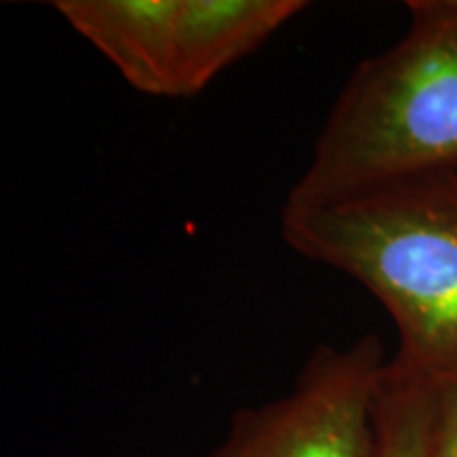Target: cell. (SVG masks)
Masks as SVG:
<instances>
[{
  "label": "cell",
  "instance_id": "6",
  "mask_svg": "<svg viewBox=\"0 0 457 457\" xmlns=\"http://www.w3.org/2000/svg\"><path fill=\"white\" fill-rule=\"evenodd\" d=\"M430 457H457V379L436 386Z\"/></svg>",
  "mask_w": 457,
  "mask_h": 457
},
{
  "label": "cell",
  "instance_id": "1",
  "mask_svg": "<svg viewBox=\"0 0 457 457\" xmlns=\"http://www.w3.org/2000/svg\"><path fill=\"white\" fill-rule=\"evenodd\" d=\"M279 233L386 307L398 335L394 367L434 386L457 379V171L284 205Z\"/></svg>",
  "mask_w": 457,
  "mask_h": 457
},
{
  "label": "cell",
  "instance_id": "2",
  "mask_svg": "<svg viewBox=\"0 0 457 457\" xmlns=\"http://www.w3.org/2000/svg\"><path fill=\"white\" fill-rule=\"evenodd\" d=\"M407 9L404 37L347 79L284 205L457 171V0H411Z\"/></svg>",
  "mask_w": 457,
  "mask_h": 457
},
{
  "label": "cell",
  "instance_id": "3",
  "mask_svg": "<svg viewBox=\"0 0 457 457\" xmlns=\"http://www.w3.org/2000/svg\"><path fill=\"white\" fill-rule=\"evenodd\" d=\"M57 13L155 98H193L305 11L303 0H57Z\"/></svg>",
  "mask_w": 457,
  "mask_h": 457
},
{
  "label": "cell",
  "instance_id": "5",
  "mask_svg": "<svg viewBox=\"0 0 457 457\" xmlns=\"http://www.w3.org/2000/svg\"><path fill=\"white\" fill-rule=\"evenodd\" d=\"M436 386L387 360L375 400L377 457H430Z\"/></svg>",
  "mask_w": 457,
  "mask_h": 457
},
{
  "label": "cell",
  "instance_id": "4",
  "mask_svg": "<svg viewBox=\"0 0 457 457\" xmlns=\"http://www.w3.org/2000/svg\"><path fill=\"white\" fill-rule=\"evenodd\" d=\"M386 364L375 335L316 347L288 394L233 413L210 457H377L375 400Z\"/></svg>",
  "mask_w": 457,
  "mask_h": 457
}]
</instances>
